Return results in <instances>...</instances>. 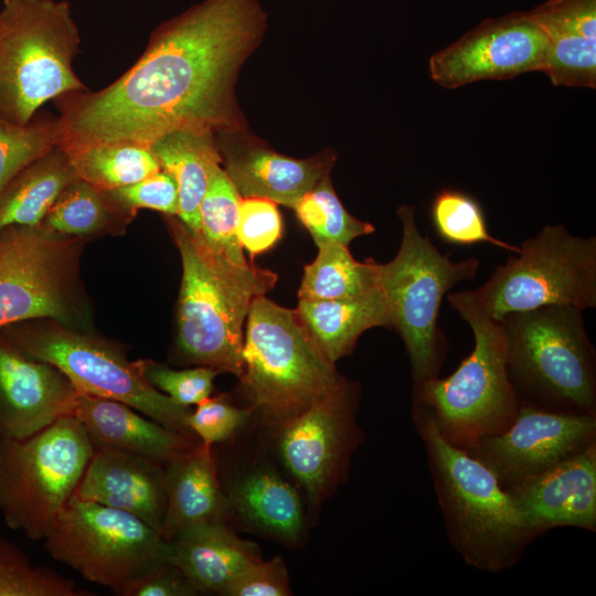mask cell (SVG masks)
Instances as JSON below:
<instances>
[{
    "mask_svg": "<svg viewBox=\"0 0 596 596\" xmlns=\"http://www.w3.org/2000/svg\"><path fill=\"white\" fill-rule=\"evenodd\" d=\"M266 29L267 13L258 0H203L161 22L116 81L53 100L62 124L60 146L150 145L172 131H245L236 81Z\"/></svg>",
    "mask_w": 596,
    "mask_h": 596,
    "instance_id": "1",
    "label": "cell"
},
{
    "mask_svg": "<svg viewBox=\"0 0 596 596\" xmlns=\"http://www.w3.org/2000/svg\"><path fill=\"white\" fill-rule=\"evenodd\" d=\"M412 419L425 446L453 547L468 565L482 572L513 567L536 535L509 493L485 464L443 437L425 406L413 403Z\"/></svg>",
    "mask_w": 596,
    "mask_h": 596,
    "instance_id": "2",
    "label": "cell"
},
{
    "mask_svg": "<svg viewBox=\"0 0 596 596\" xmlns=\"http://www.w3.org/2000/svg\"><path fill=\"white\" fill-rule=\"evenodd\" d=\"M182 262L177 308V354L184 364L210 366L238 379L243 373V324L256 296L277 275L254 264L238 265L213 251L201 233L164 215Z\"/></svg>",
    "mask_w": 596,
    "mask_h": 596,
    "instance_id": "3",
    "label": "cell"
},
{
    "mask_svg": "<svg viewBox=\"0 0 596 596\" xmlns=\"http://www.w3.org/2000/svg\"><path fill=\"white\" fill-rule=\"evenodd\" d=\"M447 300L470 326L473 349L450 375L414 384L413 403L430 412L447 441L467 450L504 430L520 400L509 375L500 321L485 310L473 290L453 292Z\"/></svg>",
    "mask_w": 596,
    "mask_h": 596,
    "instance_id": "4",
    "label": "cell"
},
{
    "mask_svg": "<svg viewBox=\"0 0 596 596\" xmlns=\"http://www.w3.org/2000/svg\"><path fill=\"white\" fill-rule=\"evenodd\" d=\"M583 312L574 306L550 305L499 319L520 402L596 415V353Z\"/></svg>",
    "mask_w": 596,
    "mask_h": 596,
    "instance_id": "5",
    "label": "cell"
},
{
    "mask_svg": "<svg viewBox=\"0 0 596 596\" xmlns=\"http://www.w3.org/2000/svg\"><path fill=\"white\" fill-rule=\"evenodd\" d=\"M240 377L269 428L298 415L337 389L342 379L319 350L296 310L256 296L249 307Z\"/></svg>",
    "mask_w": 596,
    "mask_h": 596,
    "instance_id": "6",
    "label": "cell"
},
{
    "mask_svg": "<svg viewBox=\"0 0 596 596\" xmlns=\"http://www.w3.org/2000/svg\"><path fill=\"white\" fill-rule=\"evenodd\" d=\"M0 117L29 123L49 100L87 87L73 70L81 35L67 0H3Z\"/></svg>",
    "mask_w": 596,
    "mask_h": 596,
    "instance_id": "7",
    "label": "cell"
},
{
    "mask_svg": "<svg viewBox=\"0 0 596 596\" xmlns=\"http://www.w3.org/2000/svg\"><path fill=\"white\" fill-rule=\"evenodd\" d=\"M402 241L387 263H376V285L390 308L392 326L405 344L414 384L439 376L448 349L438 326L444 296L461 281L477 275L479 260L454 262L424 236L415 220V209L397 210Z\"/></svg>",
    "mask_w": 596,
    "mask_h": 596,
    "instance_id": "8",
    "label": "cell"
},
{
    "mask_svg": "<svg viewBox=\"0 0 596 596\" xmlns=\"http://www.w3.org/2000/svg\"><path fill=\"white\" fill-rule=\"evenodd\" d=\"M86 242L41 225L0 230V329L50 319L92 331V309L79 277Z\"/></svg>",
    "mask_w": 596,
    "mask_h": 596,
    "instance_id": "9",
    "label": "cell"
},
{
    "mask_svg": "<svg viewBox=\"0 0 596 596\" xmlns=\"http://www.w3.org/2000/svg\"><path fill=\"white\" fill-rule=\"evenodd\" d=\"M0 332L29 355L56 366L79 393L123 402L198 438L187 424L190 408L155 389L143 375L141 360L130 361L117 344L50 319L12 323Z\"/></svg>",
    "mask_w": 596,
    "mask_h": 596,
    "instance_id": "10",
    "label": "cell"
},
{
    "mask_svg": "<svg viewBox=\"0 0 596 596\" xmlns=\"http://www.w3.org/2000/svg\"><path fill=\"white\" fill-rule=\"evenodd\" d=\"M93 454L89 436L73 415L26 438L0 441V511L7 525L44 540Z\"/></svg>",
    "mask_w": 596,
    "mask_h": 596,
    "instance_id": "11",
    "label": "cell"
},
{
    "mask_svg": "<svg viewBox=\"0 0 596 596\" xmlns=\"http://www.w3.org/2000/svg\"><path fill=\"white\" fill-rule=\"evenodd\" d=\"M473 294L496 320L550 305L596 307V237L544 225Z\"/></svg>",
    "mask_w": 596,
    "mask_h": 596,
    "instance_id": "12",
    "label": "cell"
},
{
    "mask_svg": "<svg viewBox=\"0 0 596 596\" xmlns=\"http://www.w3.org/2000/svg\"><path fill=\"white\" fill-rule=\"evenodd\" d=\"M44 546L54 560L119 596L151 565L169 562L170 554L169 541L143 520L75 494L44 538Z\"/></svg>",
    "mask_w": 596,
    "mask_h": 596,
    "instance_id": "13",
    "label": "cell"
},
{
    "mask_svg": "<svg viewBox=\"0 0 596 596\" xmlns=\"http://www.w3.org/2000/svg\"><path fill=\"white\" fill-rule=\"evenodd\" d=\"M356 396L345 380L298 415L273 428L280 460L312 507L342 482L361 441Z\"/></svg>",
    "mask_w": 596,
    "mask_h": 596,
    "instance_id": "14",
    "label": "cell"
},
{
    "mask_svg": "<svg viewBox=\"0 0 596 596\" xmlns=\"http://www.w3.org/2000/svg\"><path fill=\"white\" fill-rule=\"evenodd\" d=\"M596 444V415L549 411L520 402L512 423L481 439L468 454L508 489Z\"/></svg>",
    "mask_w": 596,
    "mask_h": 596,
    "instance_id": "15",
    "label": "cell"
},
{
    "mask_svg": "<svg viewBox=\"0 0 596 596\" xmlns=\"http://www.w3.org/2000/svg\"><path fill=\"white\" fill-rule=\"evenodd\" d=\"M546 39L525 14L483 21L429 60L433 81L456 88L483 79H507L542 68Z\"/></svg>",
    "mask_w": 596,
    "mask_h": 596,
    "instance_id": "16",
    "label": "cell"
},
{
    "mask_svg": "<svg viewBox=\"0 0 596 596\" xmlns=\"http://www.w3.org/2000/svg\"><path fill=\"white\" fill-rule=\"evenodd\" d=\"M77 395L62 371L0 332V441L26 438L73 415Z\"/></svg>",
    "mask_w": 596,
    "mask_h": 596,
    "instance_id": "17",
    "label": "cell"
},
{
    "mask_svg": "<svg viewBox=\"0 0 596 596\" xmlns=\"http://www.w3.org/2000/svg\"><path fill=\"white\" fill-rule=\"evenodd\" d=\"M505 491L538 536L560 526L596 531V444Z\"/></svg>",
    "mask_w": 596,
    "mask_h": 596,
    "instance_id": "18",
    "label": "cell"
},
{
    "mask_svg": "<svg viewBox=\"0 0 596 596\" xmlns=\"http://www.w3.org/2000/svg\"><path fill=\"white\" fill-rule=\"evenodd\" d=\"M74 494L131 513L161 532L167 507L164 464L113 447L94 446Z\"/></svg>",
    "mask_w": 596,
    "mask_h": 596,
    "instance_id": "19",
    "label": "cell"
},
{
    "mask_svg": "<svg viewBox=\"0 0 596 596\" xmlns=\"http://www.w3.org/2000/svg\"><path fill=\"white\" fill-rule=\"evenodd\" d=\"M217 145L224 170L242 198H263L291 209L336 162L332 151L295 159L263 145Z\"/></svg>",
    "mask_w": 596,
    "mask_h": 596,
    "instance_id": "20",
    "label": "cell"
},
{
    "mask_svg": "<svg viewBox=\"0 0 596 596\" xmlns=\"http://www.w3.org/2000/svg\"><path fill=\"white\" fill-rule=\"evenodd\" d=\"M94 446H107L167 464L195 446L198 438L173 430L106 397L79 393L73 411Z\"/></svg>",
    "mask_w": 596,
    "mask_h": 596,
    "instance_id": "21",
    "label": "cell"
},
{
    "mask_svg": "<svg viewBox=\"0 0 596 596\" xmlns=\"http://www.w3.org/2000/svg\"><path fill=\"white\" fill-rule=\"evenodd\" d=\"M212 446L199 441L164 464L167 507L161 533L168 541L204 523H226L230 508Z\"/></svg>",
    "mask_w": 596,
    "mask_h": 596,
    "instance_id": "22",
    "label": "cell"
},
{
    "mask_svg": "<svg viewBox=\"0 0 596 596\" xmlns=\"http://www.w3.org/2000/svg\"><path fill=\"white\" fill-rule=\"evenodd\" d=\"M230 515L246 526L288 546L298 545L306 531L301 497L297 488L268 465L238 476L224 491Z\"/></svg>",
    "mask_w": 596,
    "mask_h": 596,
    "instance_id": "23",
    "label": "cell"
},
{
    "mask_svg": "<svg viewBox=\"0 0 596 596\" xmlns=\"http://www.w3.org/2000/svg\"><path fill=\"white\" fill-rule=\"evenodd\" d=\"M169 562L201 592L223 593L249 564L260 560L257 545L242 540L226 523L190 526L171 540Z\"/></svg>",
    "mask_w": 596,
    "mask_h": 596,
    "instance_id": "24",
    "label": "cell"
},
{
    "mask_svg": "<svg viewBox=\"0 0 596 596\" xmlns=\"http://www.w3.org/2000/svg\"><path fill=\"white\" fill-rule=\"evenodd\" d=\"M295 310L319 350L333 364L353 351L368 329L393 328L389 305L379 287L353 298L299 299Z\"/></svg>",
    "mask_w": 596,
    "mask_h": 596,
    "instance_id": "25",
    "label": "cell"
},
{
    "mask_svg": "<svg viewBox=\"0 0 596 596\" xmlns=\"http://www.w3.org/2000/svg\"><path fill=\"white\" fill-rule=\"evenodd\" d=\"M162 170L175 180L179 191L178 219L200 233V205L222 155L212 132L172 131L150 145Z\"/></svg>",
    "mask_w": 596,
    "mask_h": 596,
    "instance_id": "26",
    "label": "cell"
},
{
    "mask_svg": "<svg viewBox=\"0 0 596 596\" xmlns=\"http://www.w3.org/2000/svg\"><path fill=\"white\" fill-rule=\"evenodd\" d=\"M77 179L67 152L61 146L53 148L0 192V230L40 225L63 190Z\"/></svg>",
    "mask_w": 596,
    "mask_h": 596,
    "instance_id": "27",
    "label": "cell"
},
{
    "mask_svg": "<svg viewBox=\"0 0 596 596\" xmlns=\"http://www.w3.org/2000/svg\"><path fill=\"white\" fill-rule=\"evenodd\" d=\"M136 215L111 191L77 179L63 190L40 225L54 234L88 240L125 233Z\"/></svg>",
    "mask_w": 596,
    "mask_h": 596,
    "instance_id": "28",
    "label": "cell"
},
{
    "mask_svg": "<svg viewBox=\"0 0 596 596\" xmlns=\"http://www.w3.org/2000/svg\"><path fill=\"white\" fill-rule=\"evenodd\" d=\"M63 149L79 179L107 191L134 184L161 169L150 146L138 141H105Z\"/></svg>",
    "mask_w": 596,
    "mask_h": 596,
    "instance_id": "29",
    "label": "cell"
},
{
    "mask_svg": "<svg viewBox=\"0 0 596 596\" xmlns=\"http://www.w3.org/2000/svg\"><path fill=\"white\" fill-rule=\"evenodd\" d=\"M377 287L376 262L356 260L343 244L318 247L315 260L305 266L298 291L304 300H334L364 295Z\"/></svg>",
    "mask_w": 596,
    "mask_h": 596,
    "instance_id": "30",
    "label": "cell"
},
{
    "mask_svg": "<svg viewBox=\"0 0 596 596\" xmlns=\"http://www.w3.org/2000/svg\"><path fill=\"white\" fill-rule=\"evenodd\" d=\"M533 22L546 39L541 72L549 76L553 85L595 87L596 32L562 20L542 19Z\"/></svg>",
    "mask_w": 596,
    "mask_h": 596,
    "instance_id": "31",
    "label": "cell"
},
{
    "mask_svg": "<svg viewBox=\"0 0 596 596\" xmlns=\"http://www.w3.org/2000/svg\"><path fill=\"white\" fill-rule=\"evenodd\" d=\"M317 247L338 243L349 246L356 237L374 232V226L351 215L338 198L326 174L292 207Z\"/></svg>",
    "mask_w": 596,
    "mask_h": 596,
    "instance_id": "32",
    "label": "cell"
},
{
    "mask_svg": "<svg viewBox=\"0 0 596 596\" xmlns=\"http://www.w3.org/2000/svg\"><path fill=\"white\" fill-rule=\"evenodd\" d=\"M58 116L38 111L19 125L0 117V192L23 169L61 145Z\"/></svg>",
    "mask_w": 596,
    "mask_h": 596,
    "instance_id": "33",
    "label": "cell"
},
{
    "mask_svg": "<svg viewBox=\"0 0 596 596\" xmlns=\"http://www.w3.org/2000/svg\"><path fill=\"white\" fill-rule=\"evenodd\" d=\"M241 199L226 171L220 167L200 205V233L213 251L234 264L247 265L236 234Z\"/></svg>",
    "mask_w": 596,
    "mask_h": 596,
    "instance_id": "34",
    "label": "cell"
},
{
    "mask_svg": "<svg viewBox=\"0 0 596 596\" xmlns=\"http://www.w3.org/2000/svg\"><path fill=\"white\" fill-rule=\"evenodd\" d=\"M434 228L438 236L456 246L489 243L517 253L519 246L496 238L488 231L487 221L479 203L458 190H443L436 194L430 207Z\"/></svg>",
    "mask_w": 596,
    "mask_h": 596,
    "instance_id": "35",
    "label": "cell"
},
{
    "mask_svg": "<svg viewBox=\"0 0 596 596\" xmlns=\"http://www.w3.org/2000/svg\"><path fill=\"white\" fill-rule=\"evenodd\" d=\"M58 573L32 565L13 544L0 538V596H91Z\"/></svg>",
    "mask_w": 596,
    "mask_h": 596,
    "instance_id": "36",
    "label": "cell"
},
{
    "mask_svg": "<svg viewBox=\"0 0 596 596\" xmlns=\"http://www.w3.org/2000/svg\"><path fill=\"white\" fill-rule=\"evenodd\" d=\"M141 362L146 380L174 403L184 407L196 405L207 398L212 393L213 381L220 373L204 365L174 370L151 360H141Z\"/></svg>",
    "mask_w": 596,
    "mask_h": 596,
    "instance_id": "37",
    "label": "cell"
},
{
    "mask_svg": "<svg viewBox=\"0 0 596 596\" xmlns=\"http://www.w3.org/2000/svg\"><path fill=\"white\" fill-rule=\"evenodd\" d=\"M283 222L277 203L263 198H242L236 234L242 248L253 258L268 251L281 237Z\"/></svg>",
    "mask_w": 596,
    "mask_h": 596,
    "instance_id": "38",
    "label": "cell"
},
{
    "mask_svg": "<svg viewBox=\"0 0 596 596\" xmlns=\"http://www.w3.org/2000/svg\"><path fill=\"white\" fill-rule=\"evenodd\" d=\"M252 414L251 407H237L222 394L196 404L195 409L190 411L187 424L201 443L212 446L232 437Z\"/></svg>",
    "mask_w": 596,
    "mask_h": 596,
    "instance_id": "39",
    "label": "cell"
},
{
    "mask_svg": "<svg viewBox=\"0 0 596 596\" xmlns=\"http://www.w3.org/2000/svg\"><path fill=\"white\" fill-rule=\"evenodd\" d=\"M113 194L127 207L138 212L147 209L178 216L179 191L174 178L167 171H159L145 179L116 190Z\"/></svg>",
    "mask_w": 596,
    "mask_h": 596,
    "instance_id": "40",
    "label": "cell"
},
{
    "mask_svg": "<svg viewBox=\"0 0 596 596\" xmlns=\"http://www.w3.org/2000/svg\"><path fill=\"white\" fill-rule=\"evenodd\" d=\"M225 596H288L289 575L281 557L262 558L245 567L223 590Z\"/></svg>",
    "mask_w": 596,
    "mask_h": 596,
    "instance_id": "41",
    "label": "cell"
},
{
    "mask_svg": "<svg viewBox=\"0 0 596 596\" xmlns=\"http://www.w3.org/2000/svg\"><path fill=\"white\" fill-rule=\"evenodd\" d=\"M199 594L195 586L168 561L151 565L124 589L121 596H192Z\"/></svg>",
    "mask_w": 596,
    "mask_h": 596,
    "instance_id": "42",
    "label": "cell"
},
{
    "mask_svg": "<svg viewBox=\"0 0 596 596\" xmlns=\"http://www.w3.org/2000/svg\"><path fill=\"white\" fill-rule=\"evenodd\" d=\"M1 33H2V26H1V23H0V38H1Z\"/></svg>",
    "mask_w": 596,
    "mask_h": 596,
    "instance_id": "43",
    "label": "cell"
}]
</instances>
